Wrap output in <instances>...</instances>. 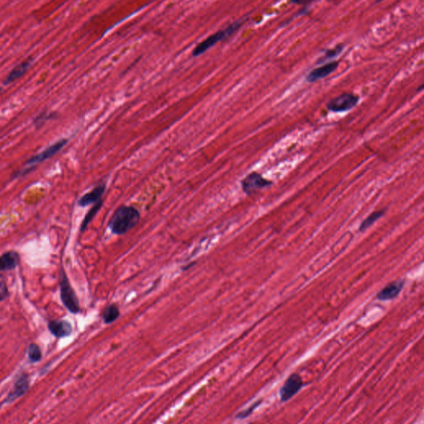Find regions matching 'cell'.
Masks as SVG:
<instances>
[{
	"label": "cell",
	"mask_w": 424,
	"mask_h": 424,
	"mask_svg": "<svg viewBox=\"0 0 424 424\" xmlns=\"http://www.w3.org/2000/svg\"><path fill=\"white\" fill-rule=\"evenodd\" d=\"M405 283V280H400L389 283L383 288L382 290L377 293L376 298L380 301H390L395 299L400 295Z\"/></svg>",
	"instance_id": "8"
},
{
	"label": "cell",
	"mask_w": 424,
	"mask_h": 424,
	"mask_svg": "<svg viewBox=\"0 0 424 424\" xmlns=\"http://www.w3.org/2000/svg\"><path fill=\"white\" fill-rule=\"evenodd\" d=\"M385 213V210H380V211H375L372 212V213L370 214V216H368L367 218L365 219L362 221V223L360 224V227H359V231L360 232L366 231L369 227H370V226L375 224V221H378L379 219L383 217Z\"/></svg>",
	"instance_id": "16"
},
{
	"label": "cell",
	"mask_w": 424,
	"mask_h": 424,
	"mask_svg": "<svg viewBox=\"0 0 424 424\" xmlns=\"http://www.w3.org/2000/svg\"><path fill=\"white\" fill-rule=\"evenodd\" d=\"M119 317V310L115 304H111L106 307L103 313V320L104 323L109 324L114 323Z\"/></svg>",
	"instance_id": "17"
},
{
	"label": "cell",
	"mask_w": 424,
	"mask_h": 424,
	"mask_svg": "<svg viewBox=\"0 0 424 424\" xmlns=\"http://www.w3.org/2000/svg\"><path fill=\"white\" fill-rule=\"evenodd\" d=\"M8 296H9V292H8L7 283H6V282H5V281L2 278V279H1V283H0V301L2 302V301L5 300Z\"/></svg>",
	"instance_id": "22"
},
{
	"label": "cell",
	"mask_w": 424,
	"mask_h": 424,
	"mask_svg": "<svg viewBox=\"0 0 424 424\" xmlns=\"http://www.w3.org/2000/svg\"><path fill=\"white\" fill-rule=\"evenodd\" d=\"M27 356L32 363L38 362L42 359V352L39 346L36 344H31L27 348Z\"/></svg>",
	"instance_id": "19"
},
{
	"label": "cell",
	"mask_w": 424,
	"mask_h": 424,
	"mask_svg": "<svg viewBox=\"0 0 424 424\" xmlns=\"http://www.w3.org/2000/svg\"><path fill=\"white\" fill-rule=\"evenodd\" d=\"M67 143V139H60L58 141L55 142L54 144H51L50 146L46 148L43 151L41 152L39 154H36L34 156L31 157L27 160L26 164L32 166V165H35L36 164H38V163L50 159L51 157L57 154V152L60 151Z\"/></svg>",
	"instance_id": "7"
},
{
	"label": "cell",
	"mask_w": 424,
	"mask_h": 424,
	"mask_svg": "<svg viewBox=\"0 0 424 424\" xmlns=\"http://www.w3.org/2000/svg\"><path fill=\"white\" fill-rule=\"evenodd\" d=\"M106 190V184H99L95 186L92 191L88 193L85 194L78 201V205L82 207L89 206L91 204H96L99 201H101L102 196L104 195Z\"/></svg>",
	"instance_id": "10"
},
{
	"label": "cell",
	"mask_w": 424,
	"mask_h": 424,
	"mask_svg": "<svg viewBox=\"0 0 424 424\" xmlns=\"http://www.w3.org/2000/svg\"><path fill=\"white\" fill-rule=\"evenodd\" d=\"M360 102V97L353 93H345L331 99L327 109L333 113H344L354 109Z\"/></svg>",
	"instance_id": "4"
},
{
	"label": "cell",
	"mask_w": 424,
	"mask_h": 424,
	"mask_svg": "<svg viewBox=\"0 0 424 424\" xmlns=\"http://www.w3.org/2000/svg\"><path fill=\"white\" fill-rule=\"evenodd\" d=\"M32 62H33V60L32 58H28V59H26L23 62H21L20 64L17 65V67H15L6 77L4 85L10 84L12 82L16 81L17 78L22 77V75L24 74L25 72L29 69Z\"/></svg>",
	"instance_id": "14"
},
{
	"label": "cell",
	"mask_w": 424,
	"mask_h": 424,
	"mask_svg": "<svg viewBox=\"0 0 424 424\" xmlns=\"http://www.w3.org/2000/svg\"><path fill=\"white\" fill-rule=\"evenodd\" d=\"M47 328L52 335L57 338H65L71 335L72 333V324L66 320L50 321L47 324Z\"/></svg>",
	"instance_id": "12"
},
{
	"label": "cell",
	"mask_w": 424,
	"mask_h": 424,
	"mask_svg": "<svg viewBox=\"0 0 424 424\" xmlns=\"http://www.w3.org/2000/svg\"><path fill=\"white\" fill-rule=\"evenodd\" d=\"M35 167H36L35 165H32L31 167H27V168H25V169H22V170H20V171H17V172H15L12 175V178H18V177H22V176L30 173L32 170H34Z\"/></svg>",
	"instance_id": "23"
},
{
	"label": "cell",
	"mask_w": 424,
	"mask_h": 424,
	"mask_svg": "<svg viewBox=\"0 0 424 424\" xmlns=\"http://www.w3.org/2000/svg\"><path fill=\"white\" fill-rule=\"evenodd\" d=\"M102 206H103V200L99 201V202H97L96 204H94L93 207L88 211V213L85 216L84 220L82 221V225L80 226V231L81 232H83V231L86 230L87 227L89 226V223L91 222L93 218H94V216H96L97 213L101 209Z\"/></svg>",
	"instance_id": "15"
},
{
	"label": "cell",
	"mask_w": 424,
	"mask_h": 424,
	"mask_svg": "<svg viewBox=\"0 0 424 424\" xmlns=\"http://www.w3.org/2000/svg\"><path fill=\"white\" fill-rule=\"evenodd\" d=\"M243 24L242 20H239L236 22H233L232 24L230 25L225 29L220 30L218 32H215L208 37H206V39L200 42L192 51V56L193 57H198L200 55L203 54L204 52H206L207 50L210 49L211 47L215 46L216 43L223 41V40L228 39L232 35L235 34Z\"/></svg>",
	"instance_id": "2"
},
{
	"label": "cell",
	"mask_w": 424,
	"mask_h": 424,
	"mask_svg": "<svg viewBox=\"0 0 424 424\" xmlns=\"http://www.w3.org/2000/svg\"><path fill=\"white\" fill-rule=\"evenodd\" d=\"M140 214L133 206H121L117 209L109 222L112 233L122 236L139 223Z\"/></svg>",
	"instance_id": "1"
},
{
	"label": "cell",
	"mask_w": 424,
	"mask_h": 424,
	"mask_svg": "<svg viewBox=\"0 0 424 424\" xmlns=\"http://www.w3.org/2000/svg\"><path fill=\"white\" fill-rule=\"evenodd\" d=\"M29 388V380L28 375L26 374H22L19 377L17 378L15 382L14 388L12 392L9 393L6 399V402L12 403L15 400L25 395Z\"/></svg>",
	"instance_id": "11"
},
{
	"label": "cell",
	"mask_w": 424,
	"mask_h": 424,
	"mask_svg": "<svg viewBox=\"0 0 424 424\" xmlns=\"http://www.w3.org/2000/svg\"><path fill=\"white\" fill-rule=\"evenodd\" d=\"M338 67V62H328L327 64L323 65L322 67H317L312 70L309 74L306 77L308 82H317L318 80L323 79L332 74Z\"/></svg>",
	"instance_id": "9"
},
{
	"label": "cell",
	"mask_w": 424,
	"mask_h": 424,
	"mask_svg": "<svg viewBox=\"0 0 424 424\" xmlns=\"http://www.w3.org/2000/svg\"><path fill=\"white\" fill-rule=\"evenodd\" d=\"M261 402H262V400H258V402L254 403V404H253L250 407L237 414L236 418L237 419H246V417H248L249 415H251L253 413L254 410H255L256 408H258Z\"/></svg>",
	"instance_id": "21"
},
{
	"label": "cell",
	"mask_w": 424,
	"mask_h": 424,
	"mask_svg": "<svg viewBox=\"0 0 424 424\" xmlns=\"http://www.w3.org/2000/svg\"><path fill=\"white\" fill-rule=\"evenodd\" d=\"M423 90H424V82L419 86V88L417 89V92L423 91Z\"/></svg>",
	"instance_id": "24"
},
{
	"label": "cell",
	"mask_w": 424,
	"mask_h": 424,
	"mask_svg": "<svg viewBox=\"0 0 424 424\" xmlns=\"http://www.w3.org/2000/svg\"><path fill=\"white\" fill-rule=\"evenodd\" d=\"M303 384V380L298 374L291 375L281 388V401L286 402L292 399L302 389Z\"/></svg>",
	"instance_id": "6"
},
{
	"label": "cell",
	"mask_w": 424,
	"mask_h": 424,
	"mask_svg": "<svg viewBox=\"0 0 424 424\" xmlns=\"http://www.w3.org/2000/svg\"><path fill=\"white\" fill-rule=\"evenodd\" d=\"M60 298L62 303L70 313L77 314L80 312L79 301L77 294L70 284L67 274L64 271L60 273Z\"/></svg>",
	"instance_id": "3"
},
{
	"label": "cell",
	"mask_w": 424,
	"mask_h": 424,
	"mask_svg": "<svg viewBox=\"0 0 424 424\" xmlns=\"http://www.w3.org/2000/svg\"><path fill=\"white\" fill-rule=\"evenodd\" d=\"M20 263L19 254L9 251L2 254L0 258V268L2 271H9L17 268Z\"/></svg>",
	"instance_id": "13"
},
{
	"label": "cell",
	"mask_w": 424,
	"mask_h": 424,
	"mask_svg": "<svg viewBox=\"0 0 424 424\" xmlns=\"http://www.w3.org/2000/svg\"><path fill=\"white\" fill-rule=\"evenodd\" d=\"M272 185V181H268L264 178L261 174L253 171L248 174L245 178L241 181V186L243 189L244 192L248 195L255 192V191L265 188Z\"/></svg>",
	"instance_id": "5"
},
{
	"label": "cell",
	"mask_w": 424,
	"mask_h": 424,
	"mask_svg": "<svg viewBox=\"0 0 424 424\" xmlns=\"http://www.w3.org/2000/svg\"><path fill=\"white\" fill-rule=\"evenodd\" d=\"M344 48H345L344 45L339 44L338 45V46H336L335 47H333V48L327 50L324 56L318 59V63H322V62H326V61H328V60L333 59V58L338 57V56L343 52Z\"/></svg>",
	"instance_id": "18"
},
{
	"label": "cell",
	"mask_w": 424,
	"mask_h": 424,
	"mask_svg": "<svg viewBox=\"0 0 424 424\" xmlns=\"http://www.w3.org/2000/svg\"><path fill=\"white\" fill-rule=\"evenodd\" d=\"M56 115H57L56 113L42 112L33 119V124H34L35 127L39 128V127L42 126V124H44L45 122L49 120V119H54Z\"/></svg>",
	"instance_id": "20"
}]
</instances>
